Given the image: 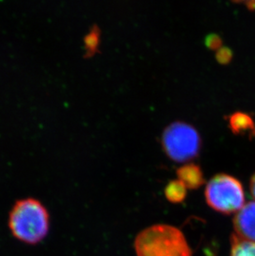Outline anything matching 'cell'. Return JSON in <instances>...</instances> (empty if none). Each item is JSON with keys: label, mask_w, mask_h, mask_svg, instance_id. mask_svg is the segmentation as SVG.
<instances>
[{"label": "cell", "mask_w": 255, "mask_h": 256, "mask_svg": "<svg viewBox=\"0 0 255 256\" xmlns=\"http://www.w3.org/2000/svg\"><path fill=\"white\" fill-rule=\"evenodd\" d=\"M162 144L171 160L185 162L198 156L202 140L198 131L192 126L176 121L164 130Z\"/></svg>", "instance_id": "4"}, {"label": "cell", "mask_w": 255, "mask_h": 256, "mask_svg": "<svg viewBox=\"0 0 255 256\" xmlns=\"http://www.w3.org/2000/svg\"><path fill=\"white\" fill-rule=\"evenodd\" d=\"M8 226L16 239L25 244H38L48 234V212L36 199L18 200L10 212Z\"/></svg>", "instance_id": "1"}, {"label": "cell", "mask_w": 255, "mask_h": 256, "mask_svg": "<svg viewBox=\"0 0 255 256\" xmlns=\"http://www.w3.org/2000/svg\"><path fill=\"white\" fill-rule=\"evenodd\" d=\"M230 256H255V243L241 239L236 234L230 237Z\"/></svg>", "instance_id": "7"}, {"label": "cell", "mask_w": 255, "mask_h": 256, "mask_svg": "<svg viewBox=\"0 0 255 256\" xmlns=\"http://www.w3.org/2000/svg\"><path fill=\"white\" fill-rule=\"evenodd\" d=\"M204 44L207 48L214 50V49H220L222 48V40L217 34H210L207 35L204 39Z\"/></svg>", "instance_id": "11"}, {"label": "cell", "mask_w": 255, "mask_h": 256, "mask_svg": "<svg viewBox=\"0 0 255 256\" xmlns=\"http://www.w3.org/2000/svg\"><path fill=\"white\" fill-rule=\"evenodd\" d=\"M230 127L234 133H242L253 127L251 118L247 114L237 112L229 118Z\"/></svg>", "instance_id": "9"}, {"label": "cell", "mask_w": 255, "mask_h": 256, "mask_svg": "<svg viewBox=\"0 0 255 256\" xmlns=\"http://www.w3.org/2000/svg\"><path fill=\"white\" fill-rule=\"evenodd\" d=\"M204 196L210 208L226 215L237 213L246 205L242 184L228 174L213 176L206 186Z\"/></svg>", "instance_id": "3"}, {"label": "cell", "mask_w": 255, "mask_h": 256, "mask_svg": "<svg viewBox=\"0 0 255 256\" xmlns=\"http://www.w3.org/2000/svg\"><path fill=\"white\" fill-rule=\"evenodd\" d=\"M165 196L171 202H182L186 196V186L180 180H174L166 185Z\"/></svg>", "instance_id": "8"}, {"label": "cell", "mask_w": 255, "mask_h": 256, "mask_svg": "<svg viewBox=\"0 0 255 256\" xmlns=\"http://www.w3.org/2000/svg\"><path fill=\"white\" fill-rule=\"evenodd\" d=\"M176 174L186 188L196 189L204 182V175L200 166L195 164H188L179 168Z\"/></svg>", "instance_id": "6"}, {"label": "cell", "mask_w": 255, "mask_h": 256, "mask_svg": "<svg viewBox=\"0 0 255 256\" xmlns=\"http://www.w3.org/2000/svg\"><path fill=\"white\" fill-rule=\"evenodd\" d=\"M250 186L251 194H252L254 198L255 199V174H254L253 176L251 178Z\"/></svg>", "instance_id": "13"}, {"label": "cell", "mask_w": 255, "mask_h": 256, "mask_svg": "<svg viewBox=\"0 0 255 256\" xmlns=\"http://www.w3.org/2000/svg\"><path fill=\"white\" fill-rule=\"evenodd\" d=\"M234 228L237 236L255 243V200L247 203L236 213Z\"/></svg>", "instance_id": "5"}, {"label": "cell", "mask_w": 255, "mask_h": 256, "mask_svg": "<svg viewBox=\"0 0 255 256\" xmlns=\"http://www.w3.org/2000/svg\"><path fill=\"white\" fill-rule=\"evenodd\" d=\"M216 60L222 64H226L229 62L232 58V52L228 48L222 46L220 48L217 50L216 55Z\"/></svg>", "instance_id": "12"}, {"label": "cell", "mask_w": 255, "mask_h": 256, "mask_svg": "<svg viewBox=\"0 0 255 256\" xmlns=\"http://www.w3.org/2000/svg\"><path fill=\"white\" fill-rule=\"evenodd\" d=\"M100 38V30L98 26H94L90 29L89 34L84 38V48L87 56L94 55L99 48Z\"/></svg>", "instance_id": "10"}, {"label": "cell", "mask_w": 255, "mask_h": 256, "mask_svg": "<svg viewBox=\"0 0 255 256\" xmlns=\"http://www.w3.org/2000/svg\"><path fill=\"white\" fill-rule=\"evenodd\" d=\"M137 256H192V252L182 232L168 225L144 230L135 240Z\"/></svg>", "instance_id": "2"}]
</instances>
